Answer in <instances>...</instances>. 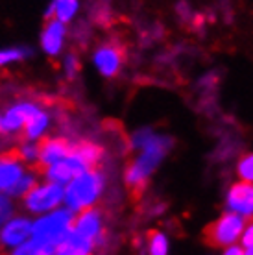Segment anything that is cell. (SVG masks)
I'll return each instance as SVG.
<instances>
[{"label":"cell","instance_id":"cell-1","mask_svg":"<svg viewBox=\"0 0 253 255\" xmlns=\"http://www.w3.org/2000/svg\"><path fill=\"white\" fill-rule=\"evenodd\" d=\"M131 146L137 150L135 159L127 165L124 179L133 189H140L152 178L166 155L174 148V140L168 135L155 133L150 128L139 129L131 135Z\"/></svg>","mask_w":253,"mask_h":255},{"label":"cell","instance_id":"cell-2","mask_svg":"<svg viewBox=\"0 0 253 255\" xmlns=\"http://www.w3.org/2000/svg\"><path fill=\"white\" fill-rule=\"evenodd\" d=\"M102 155H104V150L96 142H91V140L72 142V150L67 157L57 161L56 165L44 168V179L65 187L82 172H85L89 168H96Z\"/></svg>","mask_w":253,"mask_h":255},{"label":"cell","instance_id":"cell-3","mask_svg":"<svg viewBox=\"0 0 253 255\" xmlns=\"http://www.w3.org/2000/svg\"><path fill=\"white\" fill-rule=\"evenodd\" d=\"M106 191V174L100 168H89L63 187V207L74 215L98 205Z\"/></svg>","mask_w":253,"mask_h":255},{"label":"cell","instance_id":"cell-4","mask_svg":"<svg viewBox=\"0 0 253 255\" xmlns=\"http://www.w3.org/2000/svg\"><path fill=\"white\" fill-rule=\"evenodd\" d=\"M74 217L76 215L63 205L46 215L35 217L32 224V241H35L43 248L54 254L57 246L63 243L72 230Z\"/></svg>","mask_w":253,"mask_h":255},{"label":"cell","instance_id":"cell-5","mask_svg":"<svg viewBox=\"0 0 253 255\" xmlns=\"http://www.w3.org/2000/svg\"><path fill=\"white\" fill-rule=\"evenodd\" d=\"M24 213L32 218L46 215L63 205V187L52 181H39L26 196L20 198Z\"/></svg>","mask_w":253,"mask_h":255},{"label":"cell","instance_id":"cell-6","mask_svg":"<svg viewBox=\"0 0 253 255\" xmlns=\"http://www.w3.org/2000/svg\"><path fill=\"white\" fill-rule=\"evenodd\" d=\"M246 224L248 222L244 218L226 211L218 220L213 222V226H209L205 237H207V241L213 246H216V248H228V246L241 243V237L244 233Z\"/></svg>","mask_w":253,"mask_h":255},{"label":"cell","instance_id":"cell-7","mask_svg":"<svg viewBox=\"0 0 253 255\" xmlns=\"http://www.w3.org/2000/svg\"><path fill=\"white\" fill-rule=\"evenodd\" d=\"M41 108L33 100H19L0 111V135L22 133L28 119Z\"/></svg>","mask_w":253,"mask_h":255},{"label":"cell","instance_id":"cell-8","mask_svg":"<svg viewBox=\"0 0 253 255\" xmlns=\"http://www.w3.org/2000/svg\"><path fill=\"white\" fill-rule=\"evenodd\" d=\"M33 218L26 213H15L4 224H0V246L13 250L32 239Z\"/></svg>","mask_w":253,"mask_h":255},{"label":"cell","instance_id":"cell-9","mask_svg":"<svg viewBox=\"0 0 253 255\" xmlns=\"http://www.w3.org/2000/svg\"><path fill=\"white\" fill-rule=\"evenodd\" d=\"M69 41V26L54 19H46L41 35L39 46L48 58H61L65 54V46Z\"/></svg>","mask_w":253,"mask_h":255},{"label":"cell","instance_id":"cell-10","mask_svg":"<svg viewBox=\"0 0 253 255\" xmlns=\"http://www.w3.org/2000/svg\"><path fill=\"white\" fill-rule=\"evenodd\" d=\"M91 61L100 76L115 78L121 74L122 65H124V54L121 46L115 43H102L95 48Z\"/></svg>","mask_w":253,"mask_h":255},{"label":"cell","instance_id":"cell-11","mask_svg":"<svg viewBox=\"0 0 253 255\" xmlns=\"http://www.w3.org/2000/svg\"><path fill=\"white\" fill-rule=\"evenodd\" d=\"M226 209L246 222L253 220V183L237 181L226 192Z\"/></svg>","mask_w":253,"mask_h":255},{"label":"cell","instance_id":"cell-12","mask_svg":"<svg viewBox=\"0 0 253 255\" xmlns=\"http://www.w3.org/2000/svg\"><path fill=\"white\" fill-rule=\"evenodd\" d=\"M72 231L98 246L102 241V235H104V215H102V211L98 207H93V209L76 213Z\"/></svg>","mask_w":253,"mask_h":255},{"label":"cell","instance_id":"cell-13","mask_svg":"<svg viewBox=\"0 0 253 255\" xmlns=\"http://www.w3.org/2000/svg\"><path fill=\"white\" fill-rule=\"evenodd\" d=\"M72 150V142L65 137H46L39 142V163L37 166L41 170L48 168V166L56 165L57 161L69 155Z\"/></svg>","mask_w":253,"mask_h":255},{"label":"cell","instance_id":"cell-14","mask_svg":"<svg viewBox=\"0 0 253 255\" xmlns=\"http://www.w3.org/2000/svg\"><path fill=\"white\" fill-rule=\"evenodd\" d=\"M50 129H52V113L46 108L41 106V108L28 119L24 129H22V135H24V140L41 142L43 139L48 137Z\"/></svg>","mask_w":253,"mask_h":255},{"label":"cell","instance_id":"cell-15","mask_svg":"<svg viewBox=\"0 0 253 255\" xmlns=\"http://www.w3.org/2000/svg\"><path fill=\"white\" fill-rule=\"evenodd\" d=\"M28 166H24L17 159V155H2L0 157V192L9 194L19 178L24 174Z\"/></svg>","mask_w":253,"mask_h":255},{"label":"cell","instance_id":"cell-16","mask_svg":"<svg viewBox=\"0 0 253 255\" xmlns=\"http://www.w3.org/2000/svg\"><path fill=\"white\" fill-rule=\"evenodd\" d=\"M80 11H82L80 0H50L44 15H46V19L59 20V22L69 26L72 20L78 19Z\"/></svg>","mask_w":253,"mask_h":255},{"label":"cell","instance_id":"cell-17","mask_svg":"<svg viewBox=\"0 0 253 255\" xmlns=\"http://www.w3.org/2000/svg\"><path fill=\"white\" fill-rule=\"evenodd\" d=\"M95 248H96L95 243H91L87 239L76 235L74 231L70 230L67 239L56 248L54 255H93Z\"/></svg>","mask_w":253,"mask_h":255},{"label":"cell","instance_id":"cell-18","mask_svg":"<svg viewBox=\"0 0 253 255\" xmlns=\"http://www.w3.org/2000/svg\"><path fill=\"white\" fill-rule=\"evenodd\" d=\"M37 183H39V170L37 168H26L24 174L19 178V181L15 183V187L9 191V196H11L13 200H17V198L20 200V198L26 196L28 192L32 191Z\"/></svg>","mask_w":253,"mask_h":255},{"label":"cell","instance_id":"cell-19","mask_svg":"<svg viewBox=\"0 0 253 255\" xmlns=\"http://www.w3.org/2000/svg\"><path fill=\"white\" fill-rule=\"evenodd\" d=\"M30 54H32V50L28 46H4V48H0V70L24 61L30 58Z\"/></svg>","mask_w":253,"mask_h":255},{"label":"cell","instance_id":"cell-20","mask_svg":"<svg viewBox=\"0 0 253 255\" xmlns=\"http://www.w3.org/2000/svg\"><path fill=\"white\" fill-rule=\"evenodd\" d=\"M17 159L28 168H37L39 163V142H32V140H22L20 146L17 148Z\"/></svg>","mask_w":253,"mask_h":255},{"label":"cell","instance_id":"cell-21","mask_svg":"<svg viewBox=\"0 0 253 255\" xmlns=\"http://www.w3.org/2000/svg\"><path fill=\"white\" fill-rule=\"evenodd\" d=\"M170 243L163 231H153L148 239V255H168Z\"/></svg>","mask_w":253,"mask_h":255},{"label":"cell","instance_id":"cell-22","mask_svg":"<svg viewBox=\"0 0 253 255\" xmlns=\"http://www.w3.org/2000/svg\"><path fill=\"white\" fill-rule=\"evenodd\" d=\"M7 255H54V254L30 239L28 243L20 244V246H17V248L7 250Z\"/></svg>","mask_w":253,"mask_h":255},{"label":"cell","instance_id":"cell-23","mask_svg":"<svg viewBox=\"0 0 253 255\" xmlns=\"http://www.w3.org/2000/svg\"><path fill=\"white\" fill-rule=\"evenodd\" d=\"M80 69H82V65H80V58H78L76 54H63V58H61V70H63L65 78H69V80H74V78L80 74Z\"/></svg>","mask_w":253,"mask_h":255},{"label":"cell","instance_id":"cell-24","mask_svg":"<svg viewBox=\"0 0 253 255\" xmlns=\"http://www.w3.org/2000/svg\"><path fill=\"white\" fill-rule=\"evenodd\" d=\"M237 176L241 181L253 183V152L242 155L239 163H237Z\"/></svg>","mask_w":253,"mask_h":255},{"label":"cell","instance_id":"cell-25","mask_svg":"<svg viewBox=\"0 0 253 255\" xmlns=\"http://www.w3.org/2000/svg\"><path fill=\"white\" fill-rule=\"evenodd\" d=\"M15 213H17V207H15V200H13L9 194H4V192H0V224H4L7 218H11Z\"/></svg>","mask_w":253,"mask_h":255},{"label":"cell","instance_id":"cell-26","mask_svg":"<svg viewBox=\"0 0 253 255\" xmlns=\"http://www.w3.org/2000/svg\"><path fill=\"white\" fill-rule=\"evenodd\" d=\"M242 250H253V220L246 224V228H244V233L241 237V243Z\"/></svg>","mask_w":253,"mask_h":255},{"label":"cell","instance_id":"cell-27","mask_svg":"<svg viewBox=\"0 0 253 255\" xmlns=\"http://www.w3.org/2000/svg\"><path fill=\"white\" fill-rule=\"evenodd\" d=\"M222 255H244V250H242L241 244H233V246L224 248V254Z\"/></svg>","mask_w":253,"mask_h":255}]
</instances>
